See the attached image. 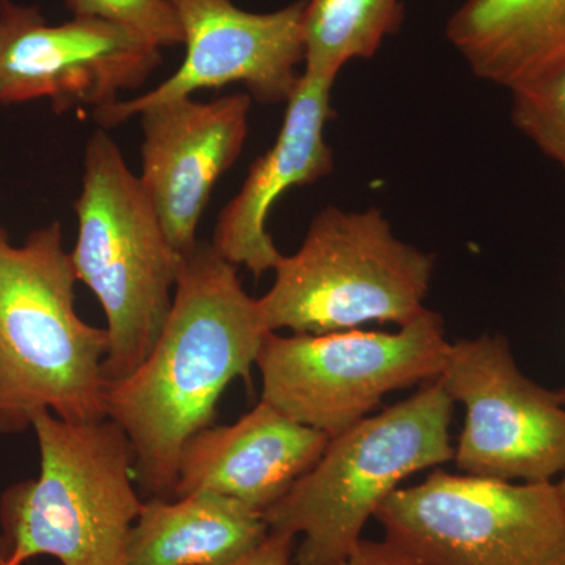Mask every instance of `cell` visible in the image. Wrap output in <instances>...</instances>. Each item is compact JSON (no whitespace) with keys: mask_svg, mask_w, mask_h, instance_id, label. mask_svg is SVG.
<instances>
[{"mask_svg":"<svg viewBox=\"0 0 565 565\" xmlns=\"http://www.w3.org/2000/svg\"><path fill=\"white\" fill-rule=\"evenodd\" d=\"M438 382L465 407L455 448L463 475L553 482L565 471V388L531 381L503 334L451 343Z\"/></svg>","mask_w":565,"mask_h":565,"instance_id":"obj_9","label":"cell"},{"mask_svg":"<svg viewBox=\"0 0 565 565\" xmlns=\"http://www.w3.org/2000/svg\"><path fill=\"white\" fill-rule=\"evenodd\" d=\"M294 542L292 534L270 531L262 545L230 565H292Z\"/></svg>","mask_w":565,"mask_h":565,"instance_id":"obj_21","label":"cell"},{"mask_svg":"<svg viewBox=\"0 0 565 565\" xmlns=\"http://www.w3.org/2000/svg\"><path fill=\"white\" fill-rule=\"evenodd\" d=\"M10 555V545L7 541L6 535L0 534V565H7Z\"/></svg>","mask_w":565,"mask_h":565,"instance_id":"obj_22","label":"cell"},{"mask_svg":"<svg viewBox=\"0 0 565 565\" xmlns=\"http://www.w3.org/2000/svg\"><path fill=\"white\" fill-rule=\"evenodd\" d=\"M563 478H561L559 482H556L557 490H559L561 500H563L564 509H565V471L563 475Z\"/></svg>","mask_w":565,"mask_h":565,"instance_id":"obj_23","label":"cell"},{"mask_svg":"<svg viewBox=\"0 0 565 565\" xmlns=\"http://www.w3.org/2000/svg\"><path fill=\"white\" fill-rule=\"evenodd\" d=\"M258 299L211 244L181 256L172 310L143 363L106 382L107 418L125 430L147 498L172 500L182 448L212 426L230 384L252 370L269 334Z\"/></svg>","mask_w":565,"mask_h":565,"instance_id":"obj_1","label":"cell"},{"mask_svg":"<svg viewBox=\"0 0 565 565\" xmlns=\"http://www.w3.org/2000/svg\"><path fill=\"white\" fill-rule=\"evenodd\" d=\"M451 343L426 311L396 332L267 334L256 367L262 399L332 438L367 418L386 394L437 381Z\"/></svg>","mask_w":565,"mask_h":565,"instance_id":"obj_7","label":"cell"},{"mask_svg":"<svg viewBox=\"0 0 565 565\" xmlns=\"http://www.w3.org/2000/svg\"><path fill=\"white\" fill-rule=\"evenodd\" d=\"M446 39L478 79L512 92L565 65V0H465Z\"/></svg>","mask_w":565,"mask_h":565,"instance_id":"obj_15","label":"cell"},{"mask_svg":"<svg viewBox=\"0 0 565 565\" xmlns=\"http://www.w3.org/2000/svg\"><path fill=\"white\" fill-rule=\"evenodd\" d=\"M248 93L214 102L181 98L139 115L141 188L177 255L199 245L196 230L218 178L243 152L252 110Z\"/></svg>","mask_w":565,"mask_h":565,"instance_id":"obj_12","label":"cell"},{"mask_svg":"<svg viewBox=\"0 0 565 565\" xmlns=\"http://www.w3.org/2000/svg\"><path fill=\"white\" fill-rule=\"evenodd\" d=\"M330 565H423L392 542L362 541L348 556Z\"/></svg>","mask_w":565,"mask_h":565,"instance_id":"obj_20","label":"cell"},{"mask_svg":"<svg viewBox=\"0 0 565 565\" xmlns=\"http://www.w3.org/2000/svg\"><path fill=\"white\" fill-rule=\"evenodd\" d=\"M404 21V0H307L303 73L337 81L348 63L373 58Z\"/></svg>","mask_w":565,"mask_h":565,"instance_id":"obj_17","label":"cell"},{"mask_svg":"<svg viewBox=\"0 0 565 565\" xmlns=\"http://www.w3.org/2000/svg\"><path fill=\"white\" fill-rule=\"evenodd\" d=\"M455 405L437 379L330 438L313 468L264 514L270 531L302 535L292 565L343 559L405 479L455 460Z\"/></svg>","mask_w":565,"mask_h":565,"instance_id":"obj_4","label":"cell"},{"mask_svg":"<svg viewBox=\"0 0 565 565\" xmlns=\"http://www.w3.org/2000/svg\"><path fill=\"white\" fill-rule=\"evenodd\" d=\"M385 539L423 565H565L556 482L434 471L375 512Z\"/></svg>","mask_w":565,"mask_h":565,"instance_id":"obj_8","label":"cell"},{"mask_svg":"<svg viewBox=\"0 0 565 565\" xmlns=\"http://www.w3.org/2000/svg\"><path fill=\"white\" fill-rule=\"evenodd\" d=\"M511 95L515 128L565 173V65Z\"/></svg>","mask_w":565,"mask_h":565,"instance_id":"obj_18","label":"cell"},{"mask_svg":"<svg viewBox=\"0 0 565 565\" xmlns=\"http://www.w3.org/2000/svg\"><path fill=\"white\" fill-rule=\"evenodd\" d=\"M74 211L79 232L71 262L106 316L104 381H120L143 363L169 319L181 256L106 129L85 147Z\"/></svg>","mask_w":565,"mask_h":565,"instance_id":"obj_5","label":"cell"},{"mask_svg":"<svg viewBox=\"0 0 565 565\" xmlns=\"http://www.w3.org/2000/svg\"><path fill=\"white\" fill-rule=\"evenodd\" d=\"M329 440L262 399L239 422L193 435L182 448L173 498L221 494L264 515L313 468Z\"/></svg>","mask_w":565,"mask_h":565,"instance_id":"obj_14","label":"cell"},{"mask_svg":"<svg viewBox=\"0 0 565 565\" xmlns=\"http://www.w3.org/2000/svg\"><path fill=\"white\" fill-rule=\"evenodd\" d=\"M76 273L61 223L22 245L0 226V433L32 427L41 412L68 422L107 418L106 329L76 311Z\"/></svg>","mask_w":565,"mask_h":565,"instance_id":"obj_2","label":"cell"},{"mask_svg":"<svg viewBox=\"0 0 565 565\" xmlns=\"http://www.w3.org/2000/svg\"><path fill=\"white\" fill-rule=\"evenodd\" d=\"M40 446L36 479L0 498L7 565L39 556L62 565H125L143 500L125 430L109 418L68 422L41 412L32 422Z\"/></svg>","mask_w":565,"mask_h":565,"instance_id":"obj_3","label":"cell"},{"mask_svg":"<svg viewBox=\"0 0 565 565\" xmlns=\"http://www.w3.org/2000/svg\"><path fill=\"white\" fill-rule=\"evenodd\" d=\"M334 81L302 73L286 106L277 140L252 163L243 189L223 207L212 247L225 262L256 278L275 270L282 255L267 232L275 203L294 188L313 184L333 172L326 128L333 118Z\"/></svg>","mask_w":565,"mask_h":565,"instance_id":"obj_13","label":"cell"},{"mask_svg":"<svg viewBox=\"0 0 565 565\" xmlns=\"http://www.w3.org/2000/svg\"><path fill=\"white\" fill-rule=\"evenodd\" d=\"M269 533L263 514L221 494L147 498L129 534L125 565H230Z\"/></svg>","mask_w":565,"mask_h":565,"instance_id":"obj_16","label":"cell"},{"mask_svg":"<svg viewBox=\"0 0 565 565\" xmlns=\"http://www.w3.org/2000/svg\"><path fill=\"white\" fill-rule=\"evenodd\" d=\"M161 47L96 18L47 24L39 7L0 0V104L50 99L57 111L93 109L141 87Z\"/></svg>","mask_w":565,"mask_h":565,"instance_id":"obj_11","label":"cell"},{"mask_svg":"<svg viewBox=\"0 0 565 565\" xmlns=\"http://www.w3.org/2000/svg\"><path fill=\"white\" fill-rule=\"evenodd\" d=\"M184 33L185 57L158 87L134 99L99 107L93 117L103 129L139 117L141 111L193 93L243 84L253 102L288 103L305 63L307 0L280 10L253 13L232 0H169Z\"/></svg>","mask_w":565,"mask_h":565,"instance_id":"obj_10","label":"cell"},{"mask_svg":"<svg viewBox=\"0 0 565 565\" xmlns=\"http://www.w3.org/2000/svg\"><path fill=\"white\" fill-rule=\"evenodd\" d=\"M76 18H96L129 29L154 46L184 43L177 11L169 0H65Z\"/></svg>","mask_w":565,"mask_h":565,"instance_id":"obj_19","label":"cell"},{"mask_svg":"<svg viewBox=\"0 0 565 565\" xmlns=\"http://www.w3.org/2000/svg\"><path fill=\"white\" fill-rule=\"evenodd\" d=\"M435 256L394 234L377 207L327 206L258 299L269 332L322 334L414 322L427 310Z\"/></svg>","mask_w":565,"mask_h":565,"instance_id":"obj_6","label":"cell"}]
</instances>
